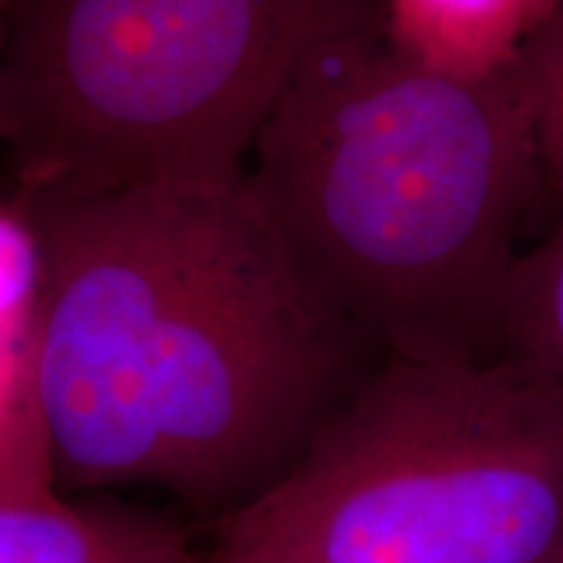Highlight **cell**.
<instances>
[{
	"instance_id": "ba28073f",
	"label": "cell",
	"mask_w": 563,
	"mask_h": 563,
	"mask_svg": "<svg viewBox=\"0 0 563 563\" xmlns=\"http://www.w3.org/2000/svg\"><path fill=\"white\" fill-rule=\"evenodd\" d=\"M501 357L563 391V214L519 253L506 298Z\"/></svg>"
},
{
	"instance_id": "8992f818",
	"label": "cell",
	"mask_w": 563,
	"mask_h": 563,
	"mask_svg": "<svg viewBox=\"0 0 563 563\" xmlns=\"http://www.w3.org/2000/svg\"><path fill=\"white\" fill-rule=\"evenodd\" d=\"M0 563H209L199 525L170 509L58 488L0 493Z\"/></svg>"
},
{
	"instance_id": "6da1fadb",
	"label": "cell",
	"mask_w": 563,
	"mask_h": 563,
	"mask_svg": "<svg viewBox=\"0 0 563 563\" xmlns=\"http://www.w3.org/2000/svg\"><path fill=\"white\" fill-rule=\"evenodd\" d=\"M32 199L60 493L159 485L209 522L279 481L386 357L308 298L243 180Z\"/></svg>"
},
{
	"instance_id": "52a82bcc",
	"label": "cell",
	"mask_w": 563,
	"mask_h": 563,
	"mask_svg": "<svg viewBox=\"0 0 563 563\" xmlns=\"http://www.w3.org/2000/svg\"><path fill=\"white\" fill-rule=\"evenodd\" d=\"M563 0H384L394 51L464 79L506 70L561 11Z\"/></svg>"
},
{
	"instance_id": "7a4b0ae2",
	"label": "cell",
	"mask_w": 563,
	"mask_h": 563,
	"mask_svg": "<svg viewBox=\"0 0 563 563\" xmlns=\"http://www.w3.org/2000/svg\"><path fill=\"white\" fill-rule=\"evenodd\" d=\"M245 194L316 306L386 357L488 363L545 159L525 58L420 66L384 26L321 42L258 131Z\"/></svg>"
},
{
	"instance_id": "9c48e42d",
	"label": "cell",
	"mask_w": 563,
	"mask_h": 563,
	"mask_svg": "<svg viewBox=\"0 0 563 563\" xmlns=\"http://www.w3.org/2000/svg\"><path fill=\"white\" fill-rule=\"evenodd\" d=\"M534 47L543 63L548 97H551L553 110L563 118V5L551 24L538 34Z\"/></svg>"
},
{
	"instance_id": "5b68a950",
	"label": "cell",
	"mask_w": 563,
	"mask_h": 563,
	"mask_svg": "<svg viewBox=\"0 0 563 563\" xmlns=\"http://www.w3.org/2000/svg\"><path fill=\"white\" fill-rule=\"evenodd\" d=\"M45 336L37 211L32 194L11 183L0 203V493L58 488L42 394Z\"/></svg>"
},
{
	"instance_id": "277c9868",
	"label": "cell",
	"mask_w": 563,
	"mask_h": 563,
	"mask_svg": "<svg viewBox=\"0 0 563 563\" xmlns=\"http://www.w3.org/2000/svg\"><path fill=\"white\" fill-rule=\"evenodd\" d=\"M0 70L13 186L53 199L232 188L321 42L384 0H21Z\"/></svg>"
},
{
	"instance_id": "30bf717a",
	"label": "cell",
	"mask_w": 563,
	"mask_h": 563,
	"mask_svg": "<svg viewBox=\"0 0 563 563\" xmlns=\"http://www.w3.org/2000/svg\"><path fill=\"white\" fill-rule=\"evenodd\" d=\"M0 3H3V11H5V13H11V11L16 9V5L21 3V0H0Z\"/></svg>"
},
{
	"instance_id": "3957f363",
	"label": "cell",
	"mask_w": 563,
	"mask_h": 563,
	"mask_svg": "<svg viewBox=\"0 0 563 563\" xmlns=\"http://www.w3.org/2000/svg\"><path fill=\"white\" fill-rule=\"evenodd\" d=\"M209 563H563V391L511 357H384Z\"/></svg>"
}]
</instances>
